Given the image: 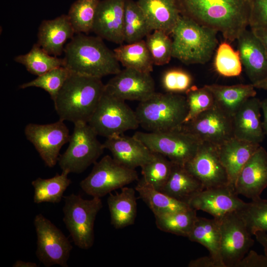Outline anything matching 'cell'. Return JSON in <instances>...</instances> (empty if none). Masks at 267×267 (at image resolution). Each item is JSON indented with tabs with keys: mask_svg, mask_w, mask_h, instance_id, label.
<instances>
[{
	"mask_svg": "<svg viewBox=\"0 0 267 267\" xmlns=\"http://www.w3.org/2000/svg\"><path fill=\"white\" fill-rule=\"evenodd\" d=\"M181 16L236 40L249 26L251 0H174Z\"/></svg>",
	"mask_w": 267,
	"mask_h": 267,
	"instance_id": "obj_1",
	"label": "cell"
},
{
	"mask_svg": "<svg viewBox=\"0 0 267 267\" xmlns=\"http://www.w3.org/2000/svg\"><path fill=\"white\" fill-rule=\"evenodd\" d=\"M64 67L70 72L101 79L121 71L113 50L98 36L76 34L64 47Z\"/></svg>",
	"mask_w": 267,
	"mask_h": 267,
	"instance_id": "obj_2",
	"label": "cell"
},
{
	"mask_svg": "<svg viewBox=\"0 0 267 267\" xmlns=\"http://www.w3.org/2000/svg\"><path fill=\"white\" fill-rule=\"evenodd\" d=\"M104 89L101 79L71 72L53 100L59 119L88 123Z\"/></svg>",
	"mask_w": 267,
	"mask_h": 267,
	"instance_id": "obj_3",
	"label": "cell"
},
{
	"mask_svg": "<svg viewBox=\"0 0 267 267\" xmlns=\"http://www.w3.org/2000/svg\"><path fill=\"white\" fill-rule=\"evenodd\" d=\"M218 33L180 15L171 34L172 57L187 65L206 63L218 46Z\"/></svg>",
	"mask_w": 267,
	"mask_h": 267,
	"instance_id": "obj_4",
	"label": "cell"
},
{
	"mask_svg": "<svg viewBox=\"0 0 267 267\" xmlns=\"http://www.w3.org/2000/svg\"><path fill=\"white\" fill-rule=\"evenodd\" d=\"M135 112L143 129L148 132H162L181 128L187 115L188 106L185 96L155 92L139 102Z\"/></svg>",
	"mask_w": 267,
	"mask_h": 267,
	"instance_id": "obj_5",
	"label": "cell"
},
{
	"mask_svg": "<svg viewBox=\"0 0 267 267\" xmlns=\"http://www.w3.org/2000/svg\"><path fill=\"white\" fill-rule=\"evenodd\" d=\"M63 222L75 245L88 250L93 245L94 223L103 205L101 198L84 199L72 193L64 196Z\"/></svg>",
	"mask_w": 267,
	"mask_h": 267,
	"instance_id": "obj_6",
	"label": "cell"
},
{
	"mask_svg": "<svg viewBox=\"0 0 267 267\" xmlns=\"http://www.w3.org/2000/svg\"><path fill=\"white\" fill-rule=\"evenodd\" d=\"M88 124L97 135L109 138L135 130L139 124L135 111L125 102L104 91Z\"/></svg>",
	"mask_w": 267,
	"mask_h": 267,
	"instance_id": "obj_7",
	"label": "cell"
},
{
	"mask_svg": "<svg viewBox=\"0 0 267 267\" xmlns=\"http://www.w3.org/2000/svg\"><path fill=\"white\" fill-rule=\"evenodd\" d=\"M97 136L88 123H75L68 146L58 159L62 171L80 174L94 164L105 149Z\"/></svg>",
	"mask_w": 267,
	"mask_h": 267,
	"instance_id": "obj_8",
	"label": "cell"
},
{
	"mask_svg": "<svg viewBox=\"0 0 267 267\" xmlns=\"http://www.w3.org/2000/svg\"><path fill=\"white\" fill-rule=\"evenodd\" d=\"M133 136L151 151L183 166L194 157L202 143L181 128L162 132H136Z\"/></svg>",
	"mask_w": 267,
	"mask_h": 267,
	"instance_id": "obj_9",
	"label": "cell"
},
{
	"mask_svg": "<svg viewBox=\"0 0 267 267\" xmlns=\"http://www.w3.org/2000/svg\"><path fill=\"white\" fill-rule=\"evenodd\" d=\"M138 180L135 169L125 167L109 155L94 164L90 174L80 183L88 195L101 198L112 191Z\"/></svg>",
	"mask_w": 267,
	"mask_h": 267,
	"instance_id": "obj_10",
	"label": "cell"
},
{
	"mask_svg": "<svg viewBox=\"0 0 267 267\" xmlns=\"http://www.w3.org/2000/svg\"><path fill=\"white\" fill-rule=\"evenodd\" d=\"M37 234V258L45 267L59 265L68 267L73 247L68 238L42 214L34 219Z\"/></svg>",
	"mask_w": 267,
	"mask_h": 267,
	"instance_id": "obj_11",
	"label": "cell"
},
{
	"mask_svg": "<svg viewBox=\"0 0 267 267\" xmlns=\"http://www.w3.org/2000/svg\"><path fill=\"white\" fill-rule=\"evenodd\" d=\"M219 219L222 263L224 267H235L253 246L254 240L237 211Z\"/></svg>",
	"mask_w": 267,
	"mask_h": 267,
	"instance_id": "obj_12",
	"label": "cell"
},
{
	"mask_svg": "<svg viewBox=\"0 0 267 267\" xmlns=\"http://www.w3.org/2000/svg\"><path fill=\"white\" fill-rule=\"evenodd\" d=\"M24 134L49 168L56 164L60 149L69 142L71 135L64 121L60 119L48 124L29 123L25 127Z\"/></svg>",
	"mask_w": 267,
	"mask_h": 267,
	"instance_id": "obj_13",
	"label": "cell"
},
{
	"mask_svg": "<svg viewBox=\"0 0 267 267\" xmlns=\"http://www.w3.org/2000/svg\"><path fill=\"white\" fill-rule=\"evenodd\" d=\"M181 128L202 142L218 146L233 137L232 117L215 105L184 123Z\"/></svg>",
	"mask_w": 267,
	"mask_h": 267,
	"instance_id": "obj_14",
	"label": "cell"
},
{
	"mask_svg": "<svg viewBox=\"0 0 267 267\" xmlns=\"http://www.w3.org/2000/svg\"><path fill=\"white\" fill-rule=\"evenodd\" d=\"M184 167L199 180L204 189L231 185L215 145L202 142Z\"/></svg>",
	"mask_w": 267,
	"mask_h": 267,
	"instance_id": "obj_15",
	"label": "cell"
},
{
	"mask_svg": "<svg viewBox=\"0 0 267 267\" xmlns=\"http://www.w3.org/2000/svg\"><path fill=\"white\" fill-rule=\"evenodd\" d=\"M105 91L123 100L144 101L155 91L150 73L125 68L105 85Z\"/></svg>",
	"mask_w": 267,
	"mask_h": 267,
	"instance_id": "obj_16",
	"label": "cell"
},
{
	"mask_svg": "<svg viewBox=\"0 0 267 267\" xmlns=\"http://www.w3.org/2000/svg\"><path fill=\"white\" fill-rule=\"evenodd\" d=\"M230 185L204 189L192 196L187 204L192 209L201 210L220 219L225 214L241 209L246 204Z\"/></svg>",
	"mask_w": 267,
	"mask_h": 267,
	"instance_id": "obj_17",
	"label": "cell"
},
{
	"mask_svg": "<svg viewBox=\"0 0 267 267\" xmlns=\"http://www.w3.org/2000/svg\"><path fill=\"white\" fill-rule=\"evenodd\" d=\"M267 187V151L261 145L243 166L236 178L234 189L252 200L261 198Z\"/></svg>",
	"mask_w": 267,
	"mask_h": 267,
	"instance_id": "obj_18",
	"label": "cell"
},
{
	"mask_svg": "<svg viewBox=\"0 0 267 267\" xmlns=\"http://www.w3.org/2000/svg\"><path fill=\"white\" fill-rule=\"evenodd\" d=\"M125 0H100L92 31L103 40L122 44L124 42Z\"/></svg>",
	"mask_w": 267,
	"mask_h": 267,
	"instance_id": "obj_19",
	"label": "cell"
},
{
	"mask_svg": "<svg viewBox=\"0 0 267 267\" xmlns=\"http://www.w3.org/2000/svg\"><path fill=\"white\" fill-rule=\"evenodd\" d=\"M242 66L251 84L267 78V52L260 39L246 29L236 40Z\"/></svg>",
	"mask_w": 267,
	"mask_h": 267,
	"instance_id": "obj_20",
	"label": "cell"
},
{
	"mask_svg": "<svg viewBox=\"0 0 267 267\" xmlns=\"http://www.w3.org/2000/svg\"><path fill=\"white\" fill-rule=\"evenodd\" d=\"M261 100L256 96L247 100L232 116L233 136L260 144L265 134L261 120Z\"/></svg>",
	"mask_w": 267,
	"mask_h": 267,
	"instance_id": "obj_21",
	"label": "cell"
},
{
	"mask_svg": "<svg viewBox=\"0 0 267 267\" xmlns=\"http://www.w3.org/2000/svg\"><path fill=\"white\" fill-rule=\"evenodd\" d=\"M103 146L110 151L116 161L132 169L142 167L152 158L154 154L134 136L121 134L107 138Z\"/></svg>",
	"mask_w": 267,
	"mask_h": 267,
	"instance_id": "obj_22",
	"label": "cell"
},
{
	"mask_svg": "<svg viewBox=\"0 0 267 267\" xmlns=\"http://www.w3.org/2000/svg\"><path fill=\"white\" fill-rule=\"evenodd\" d=\"M75 33L67 15L44 20L38 28L37 44L51 55H61L64 44Z\"/></svg>",
	"mask_w": 267,
	"mask_h": 267,
	"instance_id": "obj_23",
	"label": "cell"
},
{
	"mask_svg": "<svg viewBox=\"0 0 267 267\" xmlns=\"http://www.w3.org/2000/svg\"><path fill=\"white\" fill-rule=\"evenodd\" d=\"M260 146L259 143L234 136L217 146L220 160L226 169L230 184L234 187L241 169Z\"/></svg>",
	"mask_w": 267,
	"mask_h": 267,
	"instance_id": "obj_24",
	"label": "cell"
},
{
	"mask_svg": "<svg viewBox=\"0 0 267 267\" xmlns=\"http://www.w3.org/2000/svg\"><path fill=\"white\" fill-rule=\"evenodd\" d=\"M151 30L172 34L180 16L174 0H137Z\"/></svg>",
	"mask_w": 267,
	"mask_h": 267,
	"instance_id": "obj_25",
	"label": "cell"
},
{
	"mask_svg": "<svg viewBox=\"0 0 267 267\" xmlns=\"http://www.w3.org/2000/svg\"><path fill=\"white\" fill-rule=\"evenodd\" d=\"M205 86L212 92L215 104L232 117L247 100L257 94L252 84Z\"/></svg>",
	"mask_w": 267,
	"mask_h": 267,
	"instance_id": "obj_26",
	"label": "cell"
},
{
	"mask_svg": "<svg viewBox=\"0 0 267 267\" xmlns=\"http://www.w3.org/2000/svg\"><path fill=\"white\" fill-rule=\"evenodd\" d=\"M121 189L119 193H109L107 198L111 223L116 229L133 224L137 214L135 189L125 186Z\"/></svg>",
	"mask_w": 267,
	"mask_h": 267,
	"instance_id": "obj_27",
	"label": "cell"
},
{
	"mask_svg": "<svg viewBox=\"0 0 267 267\" xmlns=\"http://www.w3.org/2000/svg\"><path fill=\"white\" fill-rule=\"evenodd\" d=\"M203 189L201 183L184 166L173 163L170 177L160 191L187 204L192 196Z\"/></svg>",
	"mask_w": 267,
	"mask_h": 267,
	"instance_id": "obj_28",
	"label": "cell"
},
{
	"mask_svg": "<svg viewBox=\"0 0 267 267\" xmlns=\"http://www.w3.org/2000/svg\"><path fill=\"white\" fill-rule=\"evenodd\" d=\"M187 238L206 247L219 267H224L221 256L220 219L198 217Z\"/></svg>",
	"mask_w": 267,
	"mask_h": 267,
	"instance_id": "obj_29",
	"label": "cell"
},
{
	"mask_svg": "<svg viewBox=\"0 0 267 267\" xmlns=\"http://www.w3.org/2000/svg\"><path fill=\"white\" fill-rule=\"evenodd\" d=\"M135 190L155 217L191 208L187 203L178 200L153 188L142 178L138 180Z\"/></svg>",
	"mask_w": 267,
	"mask_h": 267,
	"instance_id": "obj_30",
	"label": "cell"
},
{
	"mask_svg": "<svg viewBox=\"0 0 267 267\" xmlns=\"http://www.w3.org/2000/svg\"><path fill=\"white\" fill-rule=\"evenodd\" d=\"M113 51L125 68L149 73L153 71L154 63L145 40L121 44Z\"/></svg>",
	"mask_w": 267,
	"mask_h": 267,
	"instance_id": "obj_31",
	"label": "cell"
},
{
	"mask_svg": "<svg viewBox=\"0 0 267 267\" xmlns=\"http://www.w3.org/2000/svg\"><path fill=\"white\" fill-rule=\"evenodd\" d=\"M69 173L62 171L61 174H56L49 178H38L32 181L34 189V202L58 203L63 198V194L71 183L68 178Z\"/></svg>",
	"mask_w": 267,
	"mask_h": 267,
	"instance_id": "obj_32",
	"label": "cell"
},
{
	"mask_svg": "<svg viewBox=\"0 0 267 267\" xmlns=\"http://www.w3.org/2000/svg\"><path fill=\"white\" fill-rule=\"evenodd\" d=\"M152 32L149 23L136 1L125 0L124 42L130 44L142 40Z\"/></svg>",
	"mask_w": 267,
	"mask_h": 267,
	"instance_id": "obj_33",
	"label": "cell"
},
{
	"mask_svg": "<svg viewBox=\"0 0 267 267\" xmlns=\"http://www.w3.org/2000/svg\"><path fill=\"white\" fill-rule=\"evenodd\" d=\"M14 60L24 65L29 73L37 76L64 66L63 58L50 55L37 43L33 44L29 52L15 56Z\"/></svg>",
	"mask_w": 267,
	"mask_h": 267,
	"instance_id": "obj_34",
	"label": "cell"
},
{
	"mask_svg": "<svg viewBox=\"0 0 267 267\" xmlns=\"http://www.w3.org/2000/svg\"><path fill=\"white\" fill-rule=\"evenodd\" d=\"M155 217L156 226L160 230L186 237L197 218L196 210L192 208Z\"/></svg>",
	"mask_w": 267,
	"mask_h": 267,
	"instance_id": "obj_35",
	"label": "cell"
},
{
	"mask_svg": "<svg viewBox=\"0 0 267 267\" xmlns=\"http://www.w3.org/2000/svg\"><path fill=\"white\" fill-rule=\"evenodd\" d=\"M100 0H77L67 14L75 34L92 31L97 9Z\"/></svg>",
	"mask_w": 267,
	"mask_h": 267,
	"instance_id": "obj_36",
	"label": "cell"
},
{
	"mask_svg": "<svg viewBox=\"0 0 267 267\" xmlns=\"http://www.w3.org/2000/svg\"><path fill=\"white\" fill-rule=\"evenodd\" d=\"M173 164L165 156L154 152L152 158L141 167L142 178L153 188L160 190L170 177Z\"/></svg>",
	"mask_w": 267,
	"mask_h": 267,
	"instance_id": "obj_37",
	"label": "cell"
},
{
	"mask_svg": "<svg viewBox=\"0 0 267 267\" xmlns=\"http://www.w3.org/2000/svg\"><path fill=\"white\" fill-rule=\"evenodd\" d=\"M214 66L217 73L225 77L238 76L242 70L238 51L235 50L227 42H222L218 45Z\"/></svg>",
	"mask_w": 267,
	"mask_h": 267,
	"instance_id": "obj_38",
	"label": "cell"
},
{
	"mask_svg": "<svg viewBox=\"0 0 267 267\" xmlns=\"http://www.w3.org/2000/svg\"><path fill=\"white\" fill-rule=\"evenodd\" d=\"M237 212L252 235L258 231H267V199L252 200Z\"/></svg>",
	"mask_w": 267,
	"mask_h": 267,
	"instance_id": "obj_39",
	"label": "cell"
},
{
	"mask_svg": "<svg viewBox=\"0 0 267 267\" xmlns=\"http://www.w3.org/2000/svg\"><path fill=\"white\" fill-rule=\"evenodd\" d=\"M65 67L61 66L38 76L35 79L19 86V89L36 87L43 89L53 101L70 74Z\"/></svg>",
	"mask_w": 267,
	"mask_h": 267,
	"instance_id": "obj_40",
	"label": "cell"
},
{
	"mask_svg": "<svg viewBox=\"0 0 267 267\" xmlns=\"http://www.w3.org/2000/svg\"><path fill=\"white\" fill-rule=\"evenodd\" d=\"M145 43L154 65L162 66L172 58V40L162 30H154L148 34Z\"/></svg>",
	"mask_w": 267,
	"mask_h": 267,
	"instance_id": "obj_41",
	"label": "cell"
},
{
	"mask_svg": "<svg viewBox=\"0 0 267 267\" xmlns=\"http://www.w3.org/2000/svg\"><path fill=\"white\" fill-rule=\"evenodd\" d=\"M185 94L188 113L184 123L215 105V100L212 92L205 86L200 88L192 86L185 92Z\"/></svg>",
	"mask_w": 267,
	"mask_h": 267,
	"instance_id": "obj_42",
	"label": "cell"
},
{
	"mask_svg": "<svg viewBox=\"0 0 267 267\" xmlns=\"http://www.w3.org/2000/svg\"><path fill=\"white\" fill-rule=\"evenodd\" d=\"M192 78L187 72L178 68L166 71L162 78V84L166 92H186L191 86Z\"/></svg>",
	"mask_w": 267,
	"mask_h": 267,
	"instance_id": "obj_43",
	"label": "cell"
},
{
	"mask_svg": "<svg viewBox=\"0 0 267 267\" xmlns=\"http://www.w3.org/2000/svg\"><path fill=\"white\" fill-rule=\"evenodd\" d=\"M249 21L251 29H267V0H251Z\"/></svg>",
	"mask_w": 267,
	"mask_h": 267,
	"instance_id": "obj_44",
	"label": "cell"
},
{
	"mask_svg": "<svg viewBox=\"0 0 267 267\" xmlns=\"http://www.w3.org/2000/svg\"><path fill=\"white\" fill-rule=\"evenodd\" d=\"M235 267H267V256L250 250Z\"/></svg>",
	"mask_w": 267,
	"mask_h": 267,
	"instance_id": "obj_45",
	"label": "cell"
},
{
	"mask_svg": "<svg viewBox=\"0 0 267 267\" xmlns=\"http://www.w3.org/2000/svg\"><path fill=\"white\" fill-rule=\"evenodd\" d=\"M189 267H219L215 260L209 255L190 261Z\"/></svg>",
	"mask_w": 267,
	"mask_h": 267,
	"instance_id": "obj_46",
	"label": "cell"
},
{
	"mask_svg": "<svg viewBox=\"0 0 267 267\" xmlns=\"http://www.w3.org/2000/svg\"><path fill=\"white\" fill-rule=\"evenodd\" d=\"M251 30L260 39L267 52V29L253 28Z\"/></svg>",
	"mask_w": 267,
	"mask_h": 267,
	"instance_id": "obj_47",
	"label": "cell"
},
{
	"mask_svg": "<svg viewBox=\"0 0 267 267\" xmlns=\"http://www.w3.org/2000/svg\"><path fill=\"white\" fill-rule=\"evenodd\" d=\"M254 235L257 241L264 247L265 254L267 256V233L264 231H258Z\"/></svg>",
	"mask_w": 267,
	"mask_h": 267,
	"instance_id": "obj_48",
	"label": "cell"
},
{
	"mask_svg": "<svg viewBox=\"0 0 267 267\" xmlns=\"http://www.w3.org/2000/svg\"><path fill=\"white\" fill-rule=\"evenodd\" d=\"M261 110L263 112V127L265 135L267 136V98L261 101Z\"/></svg>",
	"mask_w": 267,
	"mask_h": 267,
	"instance_id": "obj_49",
	"label": "cell"
},
{
	"mask_svg": "<svg viewBox=\"0 0 267 267\" xmlns=\"http://www.w3.org/2000/svg\"><path fill=\"white\" fill-rule=\"evenodd\" d=\"M12 266L13 267H38V265L35 263L17 260Z\"/></svg>",
	"mask_w": 267,
	"mask_h": 267,
	"instance_id": "obj_50",
	"label": "cell"
},
{
	"mask_svg": "<svg viewBox=\"0 0 267 267\" xmlns=\"http://www.w3.org/2000/svg\"><path fill=\"white\" fill-rule=\"evenodd\" d=\"M253 86L256 89H262L267 90V78L253 84Z\"/></svg>",
	"mask_w": 267,
	"mask_h": 267,
	"instance_id": "obj_51",
	"label": "cell"
}]
</instances>
